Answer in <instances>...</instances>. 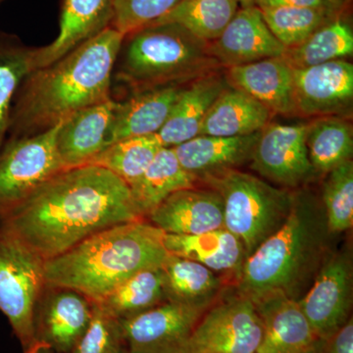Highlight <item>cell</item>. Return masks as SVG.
<instances>
[{
	"mask_svg": "<svg viewBox=\"0 0 353 353\" xmlns=\"http://www.w3.org/2000/svg\"><path fill=\"white\" fill-rule=\"evenodd\" d=\"M162 269L167 301L209 307L219 299L222 279L208 267L170 254Z\"/></svg>",
	"mask_w": 353,
	"mask_h": 353,
	"instance_id": "obj_27",
	"label": "cell"
},
{
	"mask_svg": "<svg viewBox=\"0 0 353 353\" xmlns=\"http://www.w3.org/2000/svg\"><path fill=\"white\" fill-rule=\"evenodd\" d=\"M70 353H128L121 322L94 303L90 326Z\"/></svg>",
	"mask_w": 353,
	"mask_h": 353,
	"instance_id": "obj_36",
	"label": "cell"
},
{
	"mask_svg": "<svg viewBox=\"0 0 353 353\" xmlns=\"http://www.w3.org/2000/svg\"><path fill=\"white\" fill-rule=\"evenodd\" d=\"M34 51L13 34L0 32V148L8 134L11 108L20 85L34 71Z\"/></svg>",
	"mask_w": 353,
	"mask_h": 353,
	"instance_id": "obj_31",
	"label": "cell"
},
{
	"mask_svg": "<svg viewBox=\"0 0 353 353\" xmlns=\"http://www.w3.org/2000/svg\"><path fill=\"white\" fill-rule=\"evenodd\" d=\"M255 6L259 8L268 7H309V8H325L338 10L340 7L334 6L328 0H255Z\"/></svg>",
	"mask_w": 353,
	"mask_h": 353,
	"instance_id": "obj_39",
	"label": "cell"
},
{
	"mask_svg": "<svg viewBox=\"0 0 353 353\" xmlns=\"http://www.w3.org/2000/svg\"><path fill=\"white\" fill-rule=\"evenodd\" d=\"M197 183L196 176L183 168L173 148H162L130 190L137 210L145 219L167 197L196 188Z\"/></svg>",
	"mask_w": 353,
	"mask_h": 353,
	"instance_id": "obj_26",
	"label": "cell"
},
{
	"mask_svg": "<svg viewBox=\"0 0 353 353\" xmlns=\"http://www.w3.org/2000/svg\"><path fill=\"white\" fill-rule=\"evenodd\" d=\"M307 125L268 124L260 131L250 167L262 178L297 188L314 174L306 146Z\"/></svg>",
	"mask_w": 353,
	"mask_h": 353,
	"instance_id": "obj_12",
	"label": "cell"
},
{
	"mask_svg": "<svg viewBox=\"0 0 353 353\" xmlns=\"http://www.w3.org/2000/svg\"><path fill=\"white\" fill-rule=\"evenodd\" d=\"M259 9L272 34L287 50L299 46L316 30L336 17V11L285 6Z\"/></svg>",
	"mask_w": 353,
	"mask_h": 353,
	"instance_id": "obj_34",
	"label": "cell"
},
{
	"mask_svg": "<svg viewBox=\"0 0 353 353\" xmlns=\"http://www.w3.org/2000/svg\"><path fill=\"white\" fill-rule=\"evenodd\" d=\"M352 264L348 252L325 257L313 284L299 301L318 339H327L350 319Z\"/></svg>",
	"mask_w": 353,
	"mask_h": 353,
	"instance_id": "obj_10",
	"label": "cell"
},
{
	"mask_svg": "<svg viewBox=\"0 0 353 353\" xmlns=\"http://www.w3.org/2000/svg\"><path fill=\"white\" fill-rule=\"evenodd\" d=\"M301 353H324V340L318 339L314 345Z\"/></svg>",
	"mask_w": 353,
	"mask_h": 353,
	"instance_id": "obj_40",
	"label": "cell"
},
{
	"mask_svg": "<svg viewBox=\"0 0 353 353\" xmlns=\"http://www.w3.org/2000/svg\"><path fill=\"white\" fill-rule=\"evenodd\" d=\"M117 104L110 99L83 108L60 123L57 150L65 169L87 165L105 148Z\"/></svg>",
	"mask_w": 353,
	"mask_h": 353,
	"instance_id": "obj_20",
	"label": "cell"
},
{
	"mask_svg": "<svg viewBox=\"0 0 353 353\" xmlns=\"http://www.w3.org/2000/svg\"><path fill=\"white\" fill-rule=\"evenodd\" d=\"M167 301L162 267L139 272L97 303L119 321L150 310Z\"/></svg>",
	"mask_w": 353,
	"mask_h": 353,
	"instance_id": "obj_28",
	"label": "cell"
},
{
	"mask_svg": "<svg viewBox=\"0 0 353 353\" xmlns=\"http://www.w3.org/2000/svg\"><path fill=\"white\" fill-rule=\"evenodd\" d=\"M165 234L196 236L224 229V209L214 190L190 188L174 192L145 218Z\"/></svg>",
	"mask_w": 353,
	"mask_h": 353,
	"instance_id": "obj_16",
	"label": "cell"
},
{
	"mask_svg": "<svg viewBox=\"0 0 353 353\" xmlns=\"http://www.w3.org/2000/svg\"><path fill=\"white\" fill-rule=\"evenodd\" d=\"M239 8L238 0H181L155 23H175L210 43L219 38Z\"/></svg>",
	"mask_w": 353,
	"mask_h": 353,
	"instance_id": "obj_32",
	"label": "cell"
},
{
	"mask_svg": "<svg viewBox=\"0 0 353 353\" xmlns=\"http://www.w3.org/2000/svg\"><path fill=\"white\" fill-rule=\"evenodd\" d=\"M306 146L314 173L328 174L352 160V124L336 116L316 118L307 124Z\"/></svg>",
	"mask_w": 353,
	"mask_h": 353,
	"instance_id": "obj_29",
	"label": "cell"
},
{
	"mask_svg": "<svg viewBox=\"0 0 353 353\" xmlns=\"http://www.w3.org/2000/svg\"><path fill=\"white\" fill-rule=\"evenodd\" d=\"M261 336L254 303L236 290L206 310L176 353H256Z\"/></svg>",
	"mask_w": 353,
	"mask_h": 353,
	"instance_id": "obj_9",
	"label": "cell"
},
{
	"mask_svg": "<svg viewBox=\"0 0 353 353\" xmlns=\"http://www.w3.org/2000/svg\"><path fill=\"white\" fill-rule=\"evenodd\" d=\"M113 11L114 0H63L59 34L48 46L36 48L34 70L48 66L110 27Z\"/></svg>",
	"mask_w": 353,
	"mask_h": 353,
	"instance_id": "obj_19",
	"label": "cell"
},
{
	"mask_svg": "<svg viewBox=\"0 0 353 353\" xmlns=\"http://www.w3.org/2000/svg\"><path fill=\"white\" fill-rule=\"evenodd\" d=\"M329 234L324 209L312 197L294 194L282 227L246 257L236 290L252 301L272 294L299 301L326 257Z\"/></svg>",
	"mask_w": 353,
	"mask_h": 353,
	"instance_id": "obj_4",
	"label": "cell"
},
{
	"mask_svg": "<svg viewBox=\"0 0 353 353\" xmlns=\"http://www.w3.org/2000/svg\"><path fill=\"white\" fill-rule=\"evenodd\" d=\"M181 0H114L110 27L127 34L153 24L173 10Z\"/></svg>",
	"mask_w": 353,
	"mask_h": 353,
	"instance_id": "obj_37",
	"label": "cell"
},
{
	"mask_svg": "<svg viewBox=\"0 0 353 353\" xmlns=\"http://www.w3.org/2000/svg\"><path fill=\"white\" fill-rule=\"evenodd\" d=\"M39 343H36L34 347L30 348V350H26L24 353H38Z\"/></svg>",
	"mask_w": 353,
	"mask_h": 353,
	"instance_id": "obj_44",
	"label": "cell"
},
{
	"mask_svg": "<svg viewBox=\"0 0 353 353\" xmlns=\"http://www.w3.org/2000/svg\"><path fill=\"white\" fill-rule=\"evenodd\" d=\"M46 260L0 224V312L24 352L36 345L34 311L46 287Z\"/></svg>",
	"mask_w": 353,
	"mask_h": 353,
	"instance_id": "obj_7",
	"label": "cell"
},
{
	"mask_svg": "<svg viewBox=\"0 0 353 353\" xmlns=\"http://www.w3.org/2000/svg\"><path fill=\"white\" fill-rule=\"evenodd\" d=\"M124 39L117 30L106 28L32 72L14 99L8 129L12 139L48 131L74 113L112 99L114 67Z\"/></svg>",
	"mask_w": 353,
	"mask_h": 353,
	"instance_id": "obj_2",
	"label": "cell"
},
{
	"mask_svg": "<svg viewBox=\"0 0 353 353\" xmlns=\"http://www.w3.org/2000/svg\"><path fill=\"white\" fill-rule=\"evenodd\" d=\"M164 245L171 255L196 261L215 273L232 274L236 279L246 259L243 243L225 228L196 236L164 233Z\"/></svg>",
	"mask_w": 353,
	"mask_h": 353,
	"instance_id": "obj_24",
	"label": "cell"
},
{
	"mask_svg": "<svg viewBox=\"0 0 353 353\" xmlns=\"http://www.w3.org/2000/svg\"><path fill=\"white\" fill-rule=\"evenodd\" d=\"M209 307L166 301L120 321L128 353H176Z\"/></svg>",
	"mask_w": 353,
	"mask_h": 353,
	"instance_id": "obj_11",
	"label": "cell"
},
{
	"mask_svg": "<svg viewBox=\"0 0 353 353\" xmlns=\"http://www.w3.org/2000/svg\"><path fill=\"white\" fill-rule=\"evenodd\" d=\"M274 114L243 90L226 88L209 109L201 134L250 136L269 124Z\"/></svg>",
	"mask_w": 353,
	"mask_h": 353,
	"instance_id": "obj_25",
	"label": "cell"
},
{
	"mask_svg": "<svg viewBox=\"0 0 353 353\" xmlns=\"http://www.w3.org/2000/svg\"><path fill=\"white\" fill-rule=\"evenodd\" d=\"M324 340V353H353L352 318Z\"/></svg>",
	"mask_w": 353,
	"mask_h": 353,
	"instance_id": "obj_38",
	"label": "cell"
},
{
	"mask_svg": "<svg viewBox=\"0 0 353 353\" xmlns=\"http://www.w3.org/2000/svg\"><path fill=\"white\" fill-rule=\"evenodd\" d=\"M227 83L221 77L208 74L182 88L166 122L157 134L161 145L174 148L199 136L209 109Z\"/></svg>",
	"mask_w": 353,
	"mask_h": 353,
	"instance_id": "obj_23",
	"label": "cell"
},
{
	"mask_svg": "<svg viewBox=\"0 0 353 353\" xmlns=\"http://www.w3.org/2000/svg\"><path fill=\"white\" fill-rule=\"evenodd\" d=\"M38 353H55L50 347H44L43 345H39L38 348Z\"/></svg>",
	"mask_w": 353,
	"mask_h": 353,
	"instance_id": "obj_42",
	"label": "cell"
},
{
	"mask_svg": "<svg viewBox=\"0 0 353 353\" xmlns=\"http://www.w3.org/2000/svg\"><path fill=\"white\" fill-rule=\"evenodd\" d=\"M201 182L220 194L225 229L243 243L246 257L282 227L294 204V194L239 169Z\"/></svg>",
	"mask_w": 353,
	"mask_h": 353,
	"instance_id": "obj_6",
	"label": "cell"
},
{
	"mask_svg": "<svg viewBox=\"0 0 353 353\" xmlns=\"http://www.w3.org/2000/svg\"><path fill=\"white\" fill-rule=\"evenodd\" d=\"M139 219L124 181L83 165L52 176L0 224L46 261L102 230Z\"/></svg>",
	"mask_w": 353,
	"mask_h": 353,
	"instance_id": "obj_1",
	"label": "cell"
},
{
	"mask_svg": "<svg viewBox=\"0 0 353 353\" xmlns=\"http://www.w3.org/2000/svg\"><path fill=\"white\" fill-rule=\"evenodd\" d=\"M287 48L274 37L259 7H240L209 51L219 66L250 64L283 57Z\"/></svg>",
	"mask_w": 353,
	"mask_h": 353,
	"instance_id": "obj_15",
	"label": "cell"
},
{
	"mask_svg": "<svg viewBox=\"0 0 353 353\" xmlns=\"http://www.w3.org/2000/svg\"><path fill=\"white\" fill-rule=\"evenodd\" d=\"M162 148L157 134L123 139L106 146L87 165H97L112 172L131 187Z\"/></svg>",
	"mask_w": 353,
	"mask_h": 353,
	"instance_id": "obj_33",
	"label": "cell"
},
{
	"mask_svg": "<svg viewBox=\"0 0 353 353\" xmlns=\"http://www.w3.org/2000/svg\"><path fill=\"white\" fill-rule=\"evenodd\" d=\"M294 82L296 116H336L352 105L353 65L343 59L294 69Z\"/></svg>",
	"mask_w": 353,
	"mask_h": 353,
	"instance_id": "obj_14",
	"label": "cell"
},
{
	"mask_svg": "<svg viewBox=\"0 0 353 353\" xmlns=\"http://www.w3.org/2000/svg\"><path fill=\"white\" fill-rule=\"evenodd\" d=\"M94 303L69 288L46 284L34 311V341L55 353H70L92 321Z\"/></svg>",
	"mask_w": 353,
	"mask_h": 353,
	"instance_id": "obj_13",
	"label": "cell"
},
{
	"mask_svg": "<svg viewBox=\"0 0 353 353\" xmlns=\"http://www.w3.org/2000/svg\"><path fill=\"white\" fill-rule=\"evenodd\" d=\"M259 132L243 137H214L199 134L173 150L185 170L202 181L250 162Z\"/></svg>",
	"mask_w": 353,
	"mask_h": 353,
	"instance_id": "obj_21",
	"label": "cell"
},
{
	"mask_svg": "<svg viewBox=\"0 0 353 353\" xmlns=\"http://www.w3.org/2000/svg\"><path fill=\"white\" fill-rule=\"evenodd\" d=\"M217 67L209 43L175 23H155L125 37L114 70L137 94L180 85Z\"/></svg>",
	"mask_w": 353,
	"mask_h": 353,
	"instance_id": "obj_5",
	"label": "cell"
},
{
	"mask_svg": "<svg viewBox=\"0 0 353 353\" xmlns=\"http://www.w3.org/2000/svg\"><path fill=\"white\" fill-rule=\"evenodd\" d=\"M262 324L256 353H301L318 338L299 301L272 294L253 301Z\"/></svg>",
	"mask_w": 353,
	"mask_h": 353,
	"instance_id": "obj_17",
	"label": "cell"
},
{
	"mask_svg": "<svg viewBox=\"0 0 353 353\" xmlns=\"http://www.w3.org/2000/svg\"><path fill=\"white\" fill-rule=\"evenodd\" d=\"M352 53V27L341 18L334 17L303 43L285 50L283 57L292 68L297 69L343 59Z\"/></svg>",
	"mask_w": 353,
	"mask_h": 353,
	"instance_id": "obj_30",
	"label": "cell"
},
{
	"mask_svg": "<svg viewBox=\"0 0 353 353\" xmlns=\"http://www.w3.org/2000/svg\"><path fill=\"white\" fill-rule=\"evenodd\" d=\"M322 201L330 233L348 231L353 226V163L341 164L327 174Z\"/></svg>",
	"mask_w": 353,
	"mask_h": 353,
	"instance_id": "obj_35",
	"label": "cell"
},
{
	"mask_svg": "<svg viewBox=\"0 0 353 353\" xmlns=\"http://www.w3.org/2000/svg\"><path fill=\"white\" fill-rule=\"evenodd\" d=\"M170 256L164 232L146 219L102 230L46 260V284L61 285L99 303L134 274L163 266Z\"/></svg>",
	"mask_w": 353,
	"mask_h": 353,
	"instance_id": "obj_3",
	"label": "cell"
},
{
	"mask_svg": "<svg viewBox=\"0 0 353 353\" xmlns=\"http://www.w3.org/2000/svg\"><path fill=\"white\" fill-rule=\"evenodd\" d=\"M227 83L256 99L272 113L296 116L294 68L283 57L228 68Z\"/></svg>",
	"mask_w": 353,
	"mask_h": 353,
	"instance_id": "obj_18",
	"label": "cell"
},
{
	"mask_svg": "<svg viewBox=\"0 0 353 353\" xmlns=\"http://www.w3.org/2000/svg\"><path fill=\"white\" fill-rule=\"evenodd\" d=\"M59 125L32 136L11 139L0 148V220L65 170L57 150Z\"/></svg>",
	"mask_w": 353,
	"mask_h": 353,
	"instance_id": "obj_8",
	"label": "cell"
},
{
	"mask_svg": "<svg viewBox=\"0 0 353 353\" xmlns=\"http://www.w3.org/2000/svg\"><path fill=\"white\" fill-rule=\"evenodd\" d=\"M4 0H0V6H1L2 3H3Z\"/></svg>",
	"mask_w": 353,
	"mask_h": 353,
	"instance_id": "obj_45",
	"label": "cell"
},
{
	"mask_svg": "<svg viewBox=\"0 0 353 353\" xmlns=\"http://www.w3.org/2000/svg\"><path fill=\"white\" fill-rule=\"evenodd\" d=\"M181 90L179 85L153 88L137 92L126 101H118L106 146L123 139L157 134L166 122Z\"/></svg>",
	"mask_w": 353,
	"mask_h": 353,
	"instance_id": "obj_22",
	"label": "cell"
},
{
	"mask_svg": "<svg viewBox=\"0 0 353 353\" xmlns=\"http://www.w3.org/2000/svg\"><path fill=\"white\" fill-rule=\"evenodd\" d=\"M328 1L331 2V3H333L334 6L341 7L343 6V4L345 3V0H328Z\"/></svg>",
	"mask_w": 353,
	"mask_h": 353,
	"instance_id": "obj_43",
	"label": "cell"
},
{
	"mask_svg": "<svg viewBox=\"0 0 353 353\" xmlns=\"http://www.w3.org/2000/svg\"><path fill=\"white\" fill-rule=\"evenodd\" d=\"M240 7L253 6L255 3V0H238Z\"/></svg>",
	"mask_w": 353,
	"mask_h": 353,
	"instance_id": "obj_41",
	"label": "cell"
}]
</instances>
